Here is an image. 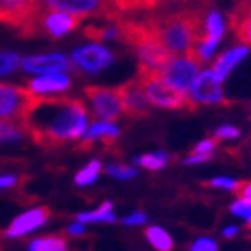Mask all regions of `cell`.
I'll list each match as a JSON object with an SVG mask.
<instances>
[{
    "label": "cell",
    "instance_id": "6da1fadb",
    "mask_svg": "<svg viewBox=\"0 0 251 251\" xmlns=\"http://www.w3.org/2000/svg\"><path fill=\"white\" fill-rule=\"evenodd\" d=\"M23 127L37 145L59 147L66 141L82 139L88 129V108L78 98L37 94Z\"/></svg>",
    "mask_w": 251,
    "mask_h": 251
},
{
    "label": "cell",
    "instance_id": "4fadbf2b",
    "mask_svg": "<svg viewBox=\"0 0 251 251\" xmlns=\"http://www.w3.org/2000/svg\"><path fill=\"white\" fill-rule=\"evenodd\" d=\"M80 21H82V17H78V15H70V12H61V10H49L45 15H39L37 27H39V33H47L51 37H61V35L76 29Z\"/></svg>",
    "mask_w": 251,
    "mask_h": 251
},
{
    "label": "cell",
    "instance_id": "d6986e66",
    "mask_svg": "<svg viewBox=\"0 0 251 251\" xmlns=\"http://www.w3.org/2000/svg\"><path fill=\"white\" fill-rule=\"evenodd\" d=\"M219 45H221L219 39H212V37L200 35L190 53L200 61V64H208V61H212V59L219 55Z\"/></svg>",
    "mask_w": 251,
    "mask_h": 251
},
{
    "label": "cell",
    "instance_id": "ba28073f",
    "mask_svg": "<svg viewBox=\"0 0 251 251\" xmlns=\"http://www.w3.org/2000/svg\"><path fill=\"white\" fill-rule=\"evenodd\" d=\"M88 102L92 104L94 115L100 117L102 121H117L123 115V102H121V94L119 88H102V86H86L84 90Z\"/></svg>",
    "mask_w": 251,
    "mask_h": 251
},
{
    "label": "cell",
    "instance_id": "f546056e",
    "mask_svg": "<svg viewBox=\"0 0 251 251\" xmlns=\"http://www.w3.org/2000/svg\"><path fill=\"white\" fill-rule=\"evenodd\" d=\"M86 35L90 39H119L117 27H86Z\"/></svg>",
    "mask_w": 251,
    "mask_h": 251
},
{
    "label": "cell",
    "instance_id": "d6a6232c",
    "mask_svg": "<svg viewBox=\"0 0 251 251\" xmlns=\"http://www.w3.org/2000/svg\"><path fill=\"white\" fill-rule=\"evenodd\" d=\"M19 55L17 53H0V74H8L17 68L19 64Z\"/></svg>",
    "mask_w": 251,
    "mask_h": 251
},
{
    "label": "cell",
    "instance_id": "f1b7e54d",
    "mask_svg": "<svg viewBox=\"0 0 251 251\" xmlns=\"http://www.w3.org/2000/svg\"><path fill=\"white\" fill-rule=\"evenodd\" d=\"M241 137V129L235 127V125H221L215 129V139L217 141H237Z\"/></svg>",
    "mask_w": 251,
    "mask_h": 251
},
{
    "label": "cell",
    "instance_id": "9c48e42d",
    "mask_svg": "<svg viewBox=\"0 0 251 251\" xmlns=\"http://www.w3.org/2000/svg\"><path fill=\"white\" fill-rule=\"evenodd\" d=\"M49 10H61L78 17L102 15L106 19L119 17V12L110 6L108 0H43Z\"/></svg>",
    "mask_w": 251,
    "mask_h": 251
},
{
    "label": "cell",
    "instance_id": "ab89813d",
    "mask_svg": "<svg viewBox=\"0 0 251 251\" xmlns=\"http://www.w3.org/2000/svg\"><path fill=\"white\" fill-rule=\"evenodd\" d=\"M247 227H249V229H251V225H247Z\"/></svg>",
    "mask_w": 251,
    "mask_h": 251
},
{
    "label": "cell",
    "instance_id": "2e32d148",
    "mask_svg": "<svg viewBox=\"0 0 251 251\" xmlns=\"http://www.w3.org/2000/svg\"><path fill=\"white\" fill-rule=\"evenodd\" d=\"M227 29H229V19L223 10L210 8L204 15H200V35L223 41L225 35H227Z\"/></svg>",
    "mask_w": 251,
    "mask_h": 251
},
{
    "label": "cell",
    "instance_id": "836d02e7",
    "mask_svg": "<svg viewBox=\"0 0 251 251\" xmlns=\"http://www.w3.org/2000/svg\"><path fill=\"white\" fill-rule=\"evenodd\" d=\"M106 172L110 176H115V178H121V180L135 178V176H137V170L135 168H129V166H110Z\"/></svg>",
    "mask_w": 251,
    "mask_h": 251
},
{
    "label": "cell",
    "instance_id": "e0dca14e",
    "mask_svg": "<svg viewBox=\"0 0 251 251\" xmlns=\"http://www.w3.org/2000/svg\"><path fill=\"white\" fill-rule=\"evenodd\" d=\"M117 137H119V129H117L115 123L100 121V123H94L92 127L82 135L80 147L82 149H88V147H92L94 141H102L104 145H112V143L117 141Z\"/></svg>",
    "mask_w": 251,
    "mask_h": 251
},
{
    "label": "cell",
    "instance_id": "5bb4252c",
    "mask_svg": "<svg viewBox=\"0 0 251 251\" xmlns=\"http://www.w3.org/2000/svg\"><path fill=\"white\" fill-rule=\"evenodd\" d=\"M49 217H51V212H49V208H45V206L31 208L27 212H23L21 217H17L15 221L10 223V227L6 229V237H23V235H27V233H31L35 229L43 227Z\"/></svg>",
    "mask_w": 251,
    "mask_h": 251
},
{
    "label": "cell",
    "instance_id": "9a60e30c",
    "mask_svg": "<svg viewBox=\"0 0 251 251\" xmlns=\"http://www.w3.org/2000/svg\"><path fill=\"white\" fill-rule=\"evenodd\" d=\"M21 64L27 72H35V74H61L64 70H70L72 61L61 53H49V55L25 57Z\"/></svg>",
    "mask_w": 251,
    "mask_h": 251
},
{
    "label": "cell",
    "instance_id": "d590c367",
    "mask_svg": "<svg viewBox=\"0 0 251 251\" xmlns=\"http://www.w3.org/2000/svg\"><path fill=\"white\" fill-rule=\"evenodd\" d=\"M239 233H241L239 225H227V227H223V231H221L225 239H235V237H239Z\"/></svg>",
    "mask_w": 251,
    "mask_h": 251
},
{
    "label": "cell",
    "instance_id": "603a6c76",
    "mask_svg": "<svg viewBox=\"0 0 251 251\" xmlns=\"http://www.w3.org/2000/svg\"><path fill=\"white\" fill-rule=\"evenodd\" d=\"M78 221L80 223H98V221H115V215H112V204L108 202H102L96 210H90V212H82V215H78Z\"/></svg>",
    "mask_w": 251,
    "mask_h": 251
},
{
    "label": "cell",
    "instance_id": "4316f807",
    "mask_svg": "<svg viewBox=\"0 0 251 251\" xmlns=\"http://www.w3.org/2000/svg\"><path fill=\"white\" fill-rule=\"evenodd\" d=\"M98 174H100V161L94 159L90 161L86 168H82L78 174H76V184L78 186H88V184H92L96 178H98Z\"/></svg>",
    "mask_w": 251,
    "mask_h": 251
},
{
    "label": "cell",
    "instance_id": "f35d334b",
    "mask_svg": "<svg viewBox=\"0 0 251 251\" xmlns=\"http://www.w3.org/2000/svg\"><path fill=\"white\" fill-rule=\"evenodd\" d=\"M239 192H241V196H245V198H249V200H251V182H245V184H241Z\"/></svg>",
    "mask_w": 251,
    "mask_h": 251
},
{
    "label": "cell",
    "instance_id": "30bf717a",
    "mask_svg": "<svg viewBox=\"0 0 251 251\" xmlns=\"http://www.w3.org/2000/svg\"><path fill=\"white\" fill-rule=\"evenodd\" d=\"M112 59L115 57H112V53L108 51V49L102 47V45H96V43L78 47L72 55L74 66L84 70V72H100L106 66H110Z\"/></svg>",
    "mask_w": 251,
    "mask_h": 251
},
{
    "label": "cell",
    "instance_id": "74e56055",
    "mask_svg": "<svg viewBox=\"0 0 251 251\" xmlns=\"http://www.w3.org/2000/svg\"><path fill=\"white\" fill-rule=\"evenodd\" d=\"M72 235H84V223H78V225H70L68 229Z\"/></svg>",
    "mask_w": 251,
    "mask_h": 251
},
{
    "label": "cell",
    "instance_id": "44dd1931",
    "mask_svg": "<svg viewBox=\"0 0 251 251\" xmlns=\"http://www.w3.org/2000/svg\"><path fill=\"white\" fill-rule=\"evenodd\" d=\"M108 2L121 15V12H133V10L153 8V6H157L161 2V0H108Z\"/></svg>",
    "mask_w": 251,
    "mask_h": 251
},
{
    "label": "cell",
    "instance_id": "7402d4cb",
    "mask_svg": "<svg viewBox=\"0 0 251 251\" xmlns=\"http://www.w3.org/2000/svg\"><path fill=\"white\" fill-rule=\"evenodd\" d=\"M170 161V155L166 151H153V153H147V155H139L135 159L137 166H141L145 170H151V172H157V170H164Z\"/></svg>",
    "mask_w": 251,
    "mask_h": 251
},
{
    "label": "cell",
    "instance_id": "277c9868",
    "mask_svg": "<svg viewBox=\"0 0 251 251\" xmlns=\"http://www.w3.org/2000/svg\"><path fill=\"white\" fill-rule=\"evenodd\" d=\"M145 96L151 106L157 108H168V110H182V108H190V100L188 94H182L180 90H176L174 86H170L159 74H139V78Z\"/></svg>",
    "mask_w": 251,
    "mask_h": 251
},
{
    "label": "cell",
    "instance_id": "484cf974",
    "mask_svg": "<svg viewBox=\"0 0 251 251\" xmlns=\"http://www.w3.org/2000/svg\"><path fill=\"white\" fill-rule=\"evenodd\" d=\"M229 212L233 217H237L239 221H243L245 225H251V200L245 198V196H237L231 206H229Z\"/></svg>",
    "mask_w": 251,
    "mask_h": 251
},
{
    "label": "cell",
    "instance_id": "ac0fdd59",
    "mask_svg": "<svg viewBox=\"0 0 251 251\" xmlns=\"http://www.w3.org/2000/svg\"><path fill=\"white\" fill-rule=\"evenodd\" d=\"M70 86H72V80L66 74H43V76L35 78L27 84V88L33 94H53V92L68 90Z\"/></svg>",
    "mask_w": 251,
    "mask_h": 251
},
{
    "label": "cell",
    "instance_id": "cb8c5ba5",
    "mask_svg": "<svg viewBox=\"0 0 251 251\" xmlns=\"http://www.w3.org/2000/svg\"><path fill=\"white\" fill-rule=\"evenodd\" d=\"M68 243L61 237H39V239L31 241L29 251H66Z\"/></svg>",
    "mask_w": 251,
    "mask_h": 251
},
{
    "label": "cell",
    "instance_id": "e575fe53",
    "mask_svg": "<svg viewBox=\"0 0 251 251\" xmlns=\"http://www.w3.org/2000/svg\"><path fill=\"white\" fill-rule=\"evenodd\" d=\"M212 157L210 155H204V153H190V155H188V157H184L182 159V164L184 166H198V164H206V161H210Z\"/></svg>",
    "mask_w": 251,
    "mask_h": 251
},
{
    "label": "cell",
    "instance_id": "83f0119b",
    "mask_svg": "<svg viewBox=\"0 0 251 251\" xmlns=\"http://www.w3.org/2000/svg\"><path fill=\"white\" fill-rule=\"evenodd\" d=\"M208 186L219 188V190H227V192H239L241 182L237 178H231V176H215V178L208 182Z\"/></svg>",
    "mask_w": 251,
    "mask_h": 251
},
{
    "label": "cell",
    "instance_id": "5b68a950",
    "mask_svg": "<svg viewBox=\"0 0 251 251\" xmlns=\"http://www.w3.org/2000/svg\"><path fill=\"white\" fill-rule=\"evenodd\" d=\"M200 70H202V64L192 53H182V55H172L168 59V64L161 68L159 76L170 86H174L176 90H180L182 94H188Z\"/></svg>",
    "mask_w": 251,
    "mask_h": 251
},
{
    "label": "cell",
    "instance_id": "8992f818",
    "mask_svg": "<svg viewBox=\"0 0 251 251\" xmlns=\"http://www.w3.org/2000/svg\"><path fill=\"white\" fill-rule=\"evenodd\" d=\"M188 100L192 106H215L227 102L225 82L210 68H202L194 84L188 90Z\"/></svg>",
    "mask_w": 251,
    "mask_h": 251
},
{
    "label": "cell",
    "instance_id": "ffe728a7",
    "mask_svg": "<svg viewBox=\"0 0 251 251\" xmlns=\"http://www.w3.org/2000/svg\"><path fill=\"white\" fill-rule=\"evenodd\" d=\"M145 237H147V241L151 243V247L155 251H172L174 249V239L164 227H157V225L147 227Z\"/></svg>",
    "mask_w": 251,
    "mask_h": 251
},
{
    "label": "cell",
    "instance_id": "52a82bcc",
    "mask_svg": "<svg viewBox=\"0 0 251 251\" xmlns=\"http://www.w3.org/2000/svg\"><path fill=\"white\" fill-rule=\"evenodd\" d=\"M35 96L37 94H33L29 88L0 84V121H15L23 125V119Z\"/></svg>",
    "mask_w": 251,
    "mask_h": 251
},
{
    "label": "cell",
    "instance_id": "4dcf8cb0",
    "mask_svg": "<svg viewBox=\"0 0 251 251\" xmlns=\"http://www.w3.org/2000/svg\"><path fill=\"white\" fill-rule=\"evenodd\" d=\"M190 251H219V243H217V239H212V237L202 235L190 243Z\"/></svg>",
    "mask_w": 251,
    "mask_h": 251
},
{
    "label": "cell",
    "instance_id": "1f68e13d",
    "mask_svg": "<svg viewBox=\"0 0 251 251\" xmlns=\"http://www.w3.org/2000/svg\"><path fill=\"white\" fill-rule=\"evenodd\" d=\"M194 153H204V155H215V151H217V139L215 137H208V139H202V141H198L196 145H194V149H192Z\"/></svg>",
    "mask_w": 251,
    "mask_h": 251
},
{
    "label": "cell",
    "instance_id": "8fae6325",
    "mask_svg": "<svg viewBox=\"0 0 251 251\" xmlns=\"http://www.w3.org/2000/svg\"><path fill=\"white\" fill-rule=\"evenodd\" d=\"M119 94H121V102H123V110L127 112L129 117L133 119H139L145 117L149 112V100L145 96V90L139 80H131V82H125L119 88Z\"/></svg>",
    "mask_w": 251,
    "mask_h": 251
},
{
    "label": "cell",
    "instance_id": "3957f363",
    "mask_svg": "<svg viewBox=\"0 0 251 251\" xmlns=\"http://www.w3.org/2000/svg\"><path fill=\"white\" fill-rule=\"evenodd\" d=\"M149 23L153 25L157 37L172 55L190 53L200 37V15H194V12H172V15L153 19Z\"/></svg>",
    "mask_w": 251,
    "mask_h": 251
},
{
    "label": "cell",
    "instance_id": "8d00e7d4",
    "mask_svg": "<svg viewBox=\"0 0 251 251\" xmlns=\"http://www.w3.org/2000/svg\"><path fill=\"white\" fill-rule=\"evenodd\" d=\"M147 221V217L143 215V212H133V215H129L127 219H125V225H143Z\"/></svg>",
    "mask_w": 251,
    "mask_h": 251
},
{
    "label": "cell",
    "instance_id": "d4e9b609",
    "mask_svg": "<svg viewBox=\"0 0 251 251\" xmlns=\"http://www.w3.org/2000/svg\"><path fill=\"white\" fill-rule=\"evenodd\" d=\"M235 33L239 37V41H243L251 47V8H245L241 15L235 19Z\"/></svg>",
    "mask_w": 251,
    "mask_h": 251
},
{
    "label": "cell",
    "instance_id": "7c38bea8",
    "mask_svg": "<svg viewBox=\"0 0 251 251\" xmlns=\"http://www.w3.org/2000/svg\"><path fill=\"white\" fill-rule=\"evenodd\" d=\"M249 53H251V47H249L247 43L239 41L237 45H233V47H229V49H225L223 53H219L215 59H212L210 70L215 72L217 76L225 82V80H227L231 74H233L237 68H239L247 57H249Z\"/></svg>",
    "mask_w": 251,
    "mask_h": 251
},
{
    "label": "cell",
    "instance_id": "7a4b0ae2",
    "mask_svg": "<svg viewBox=\"0 0 251 251\" xmlns=\"http://www.w3.org/2000/svg\"><path fill=\"white\" fill-rule=\"evenodd\" d=\"M117 29L119 39L133 47L139 57V74H159L172 57L149 21H121Z\"/></svg>",
    "mask_w": 251,
    "mask_h": 251
}]
</instances>
